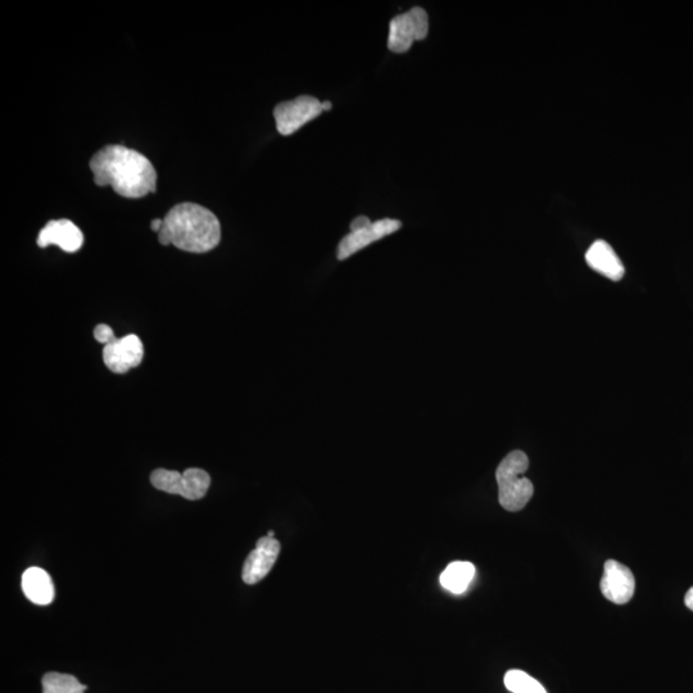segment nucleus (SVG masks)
I'll return each instance as SVG.
<instances>
[{"label": "nucleus", "instance_id": "4468645a", "mask_svg": "<svg viewBox=\"0 0 693 693\" xmlns=\"http://www.w3.org/2000/svg\"><path fill=\"white\" fill-rule=\"evenodd\" d=\"M475 574L474 565L469 561H454L447 566L445 572L441 574L442 587L447 591L461 595L468 590L469 584L473 581Z\"/></svg>", "mask_w": 693, "mask_h": 693}, {"label": "nucleus", "instance_id": "a211bd4d", "mask_svg": "<svg viewBox=\"0 0 693 693\" xmlns=\"http://www.w3.org/2000/svg\"><path fill=\"white\" fill-rule=\"evenodd\" d=\"M370 224H371V221H370L369 217H366V216L356 217V219L352 221L351 231L364 229V228H366V226H369Z\"/></svg>", "mask_w": 693, "mask_h": 693}, {"label": "nucleus", "instance_id": "6e6552de", "mask_svg": "<svg viewBox=\"0 0 693 693\" xmlns=\"http://www.w3.org/2000/svg\"><path fill=\"white\" fill-rule=\"evenodd\" d=\"M401 226V221L383 219L371 223L364 229L351 231L339 243L337 251L338 260H347L348 257L355 255V253L370 246V244L378 242V240L387 237V235L396 233L397 230L401 229Z\"/></svg>", "mask_w": 693, "mask_h": 693}, {"label": "nucleus", "instance_id": "aec40b11", "mask_svg": "<svg viewBox=\"0 0 693 693\" xmlns=\"http://www.w3.org/2000/svg\"><path fill=\"white\" fill-rule=\"evenodd\" d=\"M163 228V220L160 219H154L151 223V229L153 231H156V233H160V231Z\"/></svg>", "mask_w": 693, "mask_h": 693}, {"label": "nucleus", "instance_id": "0eeeda50", "mask_svg": "<svg viewBox=\"0 0 693 693\" xmlns=\"http://www.w3.org/2000/svg\"><path fill=\"white\" fill-rule=\"evenodd\" d=\"M144 347L138 335L129 334L115 339L103 348V361L115 374L128 373L130 369L142 364Z\"/></svg>", "mask_w": 693, "mask_h": 693}, {"label": "nucleus", "instance_id": "9b49d317", "mask_svg": "<svg viewBox=\"0 0 693 693\" xmlns=\"http://www.w3.org/2000/svg\"><path fill=\"white\" fill-rule=\"evenodd\" d=\"M36 242L40 248L58 246L62 251L75 253L83 247L84 235L70 220H53L40 231Z\"/></svg>", "mask_w": 693, "mask_h": 693}, {"label": "nucleus", "instance_id": "2eb2a0df", "mask_svg": "<svg viewBox=\"0 0 693 693\" xmlns=\"http://www.w3.org/2000/svg\"><path fill=\"white\" fill-rule=\"evenodd\" d=\"M43 693H85L88 687L81 685L74 676L51 672L43 677Z\"/></svg>", "mask_w": 693, "mask_h": 693}, {"label": "nucleus", "instance_id": "f03ea898", "mask_svg": "<svg viewBox=\"0 0 693 693\" xmlns=\"http://www.w3.org/2000/svg\"><path fill=\"white\" fill-rule=\"evenodd\" d=\"M221 225L214 212L196 203H180L163 219L158 233L162 246L174 244L181 251L206 253L219 246Z\"/></svg>", "mask_w": 693, "mask_h": 693}, {"label": "nucleus", "instance_id": "4be33fe9", "mask_svg": "<svg viewBox=\"0 0 693 693\" xmlns=\"http://www.w3.org/2000/svg\"><path fill=\"white\" fill-rule=\"evenodd\" d=\"M267 537L275 538V533L273 531H270L269 534H267Z\"/></svg>", "mask_w": 693, "mask_h": 693}, {"label": "nucleus", "instance_id": "20e7f679", "mask_svg": "<svg viewBox=\"0 0 693 693\" xmlns=\"http://www.w3.org/2000/svg\"><path fill=\"white\" fill-rule=\"evenodd\" d=\"M151 483L162 492L197 501L206 496L211 477L207 471L198 468L187 469L181 474L175 470L157 469L151 475Z\"/></svg>", "mask_w": 693, "mask_h": 693}, {"label": "nucleus", "instance_id": "f257e3e1", "mask_svg": "<svg viewBox=\"0 0 693 693\" xmlns=\"http://www.w3.org/2000/svg\"><path fill=\"white\" fill-rule=\"evenodd\" d=\"M90 170L98 187H111L119 196L143 198L156 192L157 174L142 153L122 146H107L94 154Z\"/></svg>", "mask_w": 693, "mask_h": 693}, {"label": "nucleus", "instance_id": "39448f33", "mask_svg": "<svg viewBox=\"0 0 693 693\" xmlns=\"http://www.w3.org/2000/svg\"><path fill=\"white\" fill-rule=\"evenodd\" d=\"M429 33V17L421 7H414L403 15L396 16L389 24V51L406 53L416 40H424Z\"/></svg>", "mask_w": 693, "mask_h": 693}, {"label": "nucleus", "instance_id": "7ed1b4c3", "mask_svg": "<svg viewBox=\"0 0 693 693\" xmlns=\"http://www.w3.org/2000/svg\"><path fill=\"white\" fill-rule=\"evenodd\" d=\"M528 468V456L523 451H513L501 461L496 470L498 501L511 513L523 510L534 495L531 480L524 477Z\"/></svg>", "mask_w": 693, "mask_h": 693}, {"label": "nucleus", "instance_id": "1a4fd4ad", "mask_svg": "<svg viewBox=\"0 0 693 693\" xmlns=\"http://www.w3.org/2000/svg\"><path fill=\"white\" fill-rule=\"evenodd\" d=\"M600 587L605 599L616 605H624L632 600L636 581L631 569L618 561L609 560L605 563Z\"/></svg>", "mask_w": 693, "mask_h": 693}, {"label": "nucleus", "instance_id": "9d476101", "mask_svg": "<svg viewBox=\"0 0 693 693\" xmlns=\"http://www.w3.org/2000/svg\"><path fill=\"white\" fill-rule=\"evenodd\" d=\"M280 554L278 539L262 537L258 539L256 548L247 557L243 566L242 578L244 583L256 584L274 568Z\"/></svg>", "mask_w": 693, "mask_h": 693}, {"label": "nucleus", "instance_id": "423d86ee", "mask_svg": "<svg viewBox=\"0 0 693 693\" xmlns=\"http://www.w3.org/2000/svg\"><path fill=\"white\" fill-rule=\"evenodd\" d=\"M323 112V103L319 99L311 95H301L293 101L283 102L275 107L276 129L284 137H288Z\"/></svg>", "mask_w": 693, "mask_h": 693}, {"label": "nucleus", "instance_id": "412c9836", "mask_svg": "<svg viewBox=\"0 0 693 693\" xmlns=\"http://www.w3.org/2000/svg\"><path fill=\"white\" fill-rule=\"evenodd\" d=\"M323 110H324V111H330V110H332V103H330V102H324V103H323Z\"/></svg>", "mask_w": 693, "mask_h": 693}, {"label": "nucleus", "instance_id": "f3484780", "mask_svg": "<svg viewBox=\"0 0 693 693\" xmlns=\"http://www.w3.org/2000/svg\"><path fill=\"white\" fill-rule=\"evenodd\" d=\"M94 338L95 341L102 343V344H108L111 343L112 341H115V333H113V330L110 328V326L106 324H99L95 326L94 329Z\"/></svg>", "mask_w": 693, "mask_h": 693}, {"label": "nucleus", "instance_id": "ddd939ff", "mask_svg": "<svg viewBox=\"0 0 693 693\" xmlns=\"http://www.w3.org/2000/svg\"><path fill=\"white\" fill-rule=\"evenodd\" d=\"M22 590L31 602L36 605H49L54 600L52 578L45 570L29 568L22 575Z\"/></svg>", "mask_w": 693, "mask_h": 693}, {"label": "nucleus", "instance_id": "dca6fc26", "mask_svg": "<svg viewBox=\"0 0 693 693\" xmlns=\"http://www.w3.org/2000/svg\"><path fill=\"white\" fill-rule=\"evenodd\" d=\"M504 682L507 690L513 693H547L537 679L523 670H510L506 673Z\"/></svg>", "mask_w": 693, "mask_h": 693}, {"label": "nucleus", "instance_id": "6ab92c4d", "mask_svg": "<svg viewBox=\"0 0 693 693\" xmlns=\"http://www.w3.org/2000/svg\"><path fill=\"white\" fill-rule=\"evenodd\" d=\"M685 604L688 609L693 611V587L686 593Z\"/></svg>", "mask_w": 693, "mask_h": 693}, {"label": "nucleus", "instance_id": "f8f14e48", "mask_svg": "<svg viewBox=\"0 0 693 693\" xmlns=\"http://www.w3.org/2000/svg\"><path fill=\"white\" fill-rule=\"evenodd\" d=\"M586 261L591 269L606 276V278L619 282L623 279L625 269L616 255L613 247L605 240H596L586 253Z\"/></svg>", "mask_w": 693, "mask_h": 693}]
</instances>
